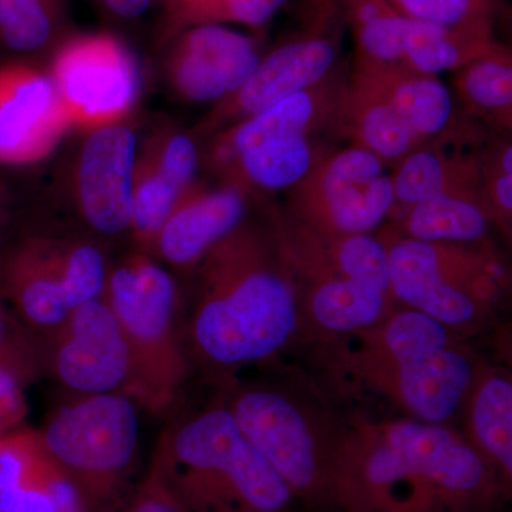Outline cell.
<instances>
[{
	"label": "cell",
	"mask_w": 512,
	"mask_h": 512,
	"mask_svg": "<svg viewBox=\"0 0 512 512\" xmlns=\"http://www.w3.org/2000/svg\"><path fill=\"white\" fill-rule=\"evenodd\" d=\"M346 82L348 77L338 67L315 86L225 128L215 141V164L225 167L242 151L269 138L323 136L325 133L338 136L336 123Z\"/></svg>",
	"instance_id": "obj_20"
},
{
	"label": "cell",
	"mask_w": 512,
	"mask_h": 512,
	"mask_svg": "<svg viewBox=\"0 0 512 512\" xmlns=\"http://www.w3.org/2000/svg\"><path fill=\"white\" fill-rule=\"evenodd\" d=\"M352 69L382 94L421 143L478 146L487 140L488 134L461 110L453 90L439 76L357 60Z\"/></svg>",
	"instance_id": "obj_15"
},
{
	"label": "cell",
	"mask_w": 512,
	"mask_h": 512,
	"mask_svg": "<svg viewBox=\"0 0 512 512\" xmlns=\"http://www.w3.org/2000/svg\"><path fill=\"white\" fill-rule=\"evenodd\" d=\"M346 30L355 43V60L402 67V13L389 0H338Z\"/></svg>",
	"instance_id": "obj_29"
},
{
	"label": "cell",
	"mask_w": 512,
	"mask_h": 512,
	"mask_svg": "<svg viewBox=\"0 0 512 512\" xmlns=\"http://www.w3.org/2000/svg\"><path fill=\"white\" fill-rule=\"evenodd\" d=\"M53 83L72 124L110 126L136 101L138 76L133 57L116 37L84 35L60 47Z\"/></svg>",
	"instance_id": "obj_14"
},
{
	"label": "cell",
	"mask_w": 512,
	"mask_h": 512,
	"mask_svg": "<svg viewBox=\"0 0 512 512\" xmlns=\"http://www.w3.org/2000/svg\"><path fill=\"white\" fill-rule=\"evenodd\" d=\"M303 22L298 35L261 57L247 82L222 100L215 123L234 126L315 86L338 69L346 30L338 0H306Z\"/></svg>",
	"instance_id": "obj_12"
},
{
	"label": "cell",
	"mask_w": 512,
	"mask_h": 512,
	"mask_svg": "<svg viewBox=\"0 0 512 512\" xmlns=\"http://www.w3.org/2000/svg\"><path fill=\"white\" fill-rule=\"evenodd\" d=\"M322 136L269 138L242 151L221 170L229 185L258 190H291L332 150Z\"/></svg>",
	"instance_id": "obj_25"
},
{
	"label": "cell",
	"mask_w": 512,
	"mask_h": 512,
	"mask_svg": "<svg viewBox=\"0 0 512 512\" xmlns=\"http://www.w3.org/2000/svg\"><path fill=\"white\" fill-rule=\"evenodd\" d=\"M504 503L493 468L453 424L406 416L343 423L335 512H493Z\"/></svg>",
	"instance_id": "obj_1"
},
{
	"label": "cell",
	"mask_w": 512,
	"mask_h": 512,
	"mask_svg": "<svg viewBox=\"0 0 512 512\" xmlns=\"http://www.w3.org/2000/svg\"><path fill=\"white\" fill-rule=\"evenodd\" d=\"M180 192L161 174L156 163H147L140 168L134 178L130 229L141 247L153 249L161 228L181 201Z\"/></svg>",
	"instance_id": "obj_32"
},
{
	"label": "cell",
	"mask_w": 512,
	"mask_h": 512,
	"mask_svg": "<svg viewBox=\"0 0 512 512\" xmlns=\"http://www.w3.org/2000/svg\"><path fill=\"white\" fill-rule=\"evenodd\" d=\"M153 457L183 512H291L296 503L222 399L168 427Z\"/></svg>",
	"instance_id": "obj_4"
},
{
	"label": "cell",
	"mask_w": 512,
	"mask_h": 512,
	"mask_svg": "<svg viewBox=\"0 0 512 512\" xmlns=\"http://www.w3.org/2000/svg\"><path fill=\"white\" fill-rule=\"evenodd\" d=\"M69 126L52 79L29 67L0 70V161L42 158Z\"/></svg>",
	"instance_id": "obj_17"
},
{
	"label": "cell",
	"mask_w": 512,
	"mask_h": 512,
	"mask_svg": "<svg viewBox=\"0 0 512 512\" xmlns=\"http://www.w3.org/2000/svg\"><path fill=\"white\" fill-rule=\"evenodd\" d=\"M461 420L493 468L505 503H512V346H504L497 362H481Z\"/></svg>",
	"instance_id": "obj_21"
},
{
	"label": "cell",
	"mask_w": 512,
	"mask_h": 512,
	"mask_svg": "<svg viewBox=\"0 0 512 512\" xmlns=\"http://www.w3.org/2000/svg\"><path fill=\"white\" fill-rule=\"evenodd\" d=\"M298 286L274 225L244 221L198 264L185 335L192 363L225 379L301 336Z\"/></svg>",
	"instance_id": "obj_2"
},
{
	"label": "cell",
	"mask_w": 512,
	"mask_h": 512,
	"mask_svg": "<svg viewBox=\"0 0 512 512\" xmlns=\"http://www.w3.org/2000/svg\"><path fill=\"white\" fill-rule=\"evenodd\" d=\"M289 191L286 215L328 237L376 234L396 204L389 168L355 144L332 148Z\"/></svg>",
	"instance_id": "obj_10"
},
{
	"label": "cell",
	"mask_w": 512,
	"mask_h": 512,
	"mask_svg": "<svg viewBox=\"0 0 512 512\" xmlns=\"http://www.w3.org/2000/svg\"><path fill=\"white\" fill-rule=\"evenodd\" d=\"M39 375V370L20 363L0 360V437L25 426L28 416L26 384Z\"/></svg>",
	"instance_id": "obj_34"
},
{
	"label": "cell",
	"mask_w": 512,
	"mask_h": 512,
	"mask_svg": "<svg viewBox=\"0 0 512 512\" xmlns=\"http://www.w3.org/2000/svg\"><path fill=\"white\" fill-rule=\"evenodd\" d=\"M407 18L437 23L473 35L495 37L497 0H389Z\"/></svg>",
	"instance_id": "obj_33"
},
{
	"label": "cell",
	"mask_w": 512,
	"mask_h": 512,
	"mask_svg": "<svg viewBox=\"0 0 512 512\" xmlns=\"http://www.w3.org/2000/svg\"><path fill=\"white\" fill-rule=\"evenodd\" d=\"M451 90L461 110L488 136L512 141V52L500 42L453 73Z\"/></svg>",
	"instance_id": "obj_26"
},
{
	"label": "cell",
	"mask_w": 512,
	"mask_h": 512,
	"mask_svg": "<svg viewBox=\"0 0 512 512\" xmlns=\"http://www.w3.org/2000/svg\"><path fill=\"white\" fill-rule=\"evenodd\" d=\"M222 400L295 501L313 511L335 512L333 473L343 424L332 423L301 394L276 384H234Z\"/></svg>",
	"instance_id": "obj_8"
},
{
	"label": "cell",
	"mask_w": 512,
	"mask_h": 512,
	"mask_svg": "<svg viewBox=\"0 0 512 512\" xmlns=\"http://www.w3.org/2000/svg\"><path fill=\"white\" fill-rule=\"evenodd\" d=\"M336 134L375 154L389 170L424 146L382 94L355 69L340 101Z\"/></svg>",
	"instance_id": "obj_24"
},
{
	"label": "cell",
	"mask_w": 512,
	"mask_h": 512,
	"mask_svg": "<svg viewBox=\"0 0 512 512\" xmlns=\"http://www.w3.org/2000/svg\"><path fill=\"white\" fill-rule=\"evenodd\" d=\"M498 5H500L501 2H504V0H497Z\"/></svg>",
	"instance_id": "obj_41"
},
{
	"label": "cell",
	"mask_w": 512,
	"mask_h": 512,
	"mask_svg": "<svg viewBox=\"0 0 512 512\" xmlns=\"http://www.w3.org/2000/svg\"><path fill=\"white\" fill-rule=\"evenodd\" d=\"M0 512L93 511L37 430L23 426L0 437Z\"/></svg>",
	"instance_id": "obj_19"
},
{
	"label": "cell",
	"mask_w": 512,
	"mask_h": 512,
	"mask_svg": "<svg viewBox=\"0 0 512 512\" xmlns=\"http://www.w3.org/2000/svg\"><path fill=\"white\" fill-rule=\"evenodd\" d=\"M52 2L60 0H0V28L8 25L13 19Z\"/></svg>",
	"instance_id": "obj_38"
},
{
	"label": "cell",
	"mask_w": 512,
	"mask_h": 512,
	"mask_svg": "<svg viewBox=\"0 0 512 512\" xmlns=\"http://www.w3.org/2000/svg\"><path fill=\"white\" fill-rule=\"evenodd\" d=\"M104 298L133 359L131 399L147 412H167L192 370L173 276L147 255H131L109 272Z\"/></svg>",
	"instance_id": "obj_7"
},
{
	"label": "cell",
	"mask_w": 512,
	"mask_h": 512,
	"mask_svg": "<svg viewBox=\"0 0 512 512\" xmlns=\"http://www.w3.org/2000/svg\"><path fill=\"white\" fill-rule=\"evenodd\" d=\"M396 234L424 242L446 244H483L488 242L490 221L473 195H443L414 204L393 222H387Z\"/></svg>",
	"instance_id": "obj_27"
},
{
	"label": "cell",
	"mask_w": 512,
	"mask_h": 512,
	"mask_svg": "<svg viewBox=\"0 0 512 512\" xmlns=\"http://www.w3.org/2000/svg\"><path fill=\"white\" fill-rule=\"evenodd\" d=\"M389 255L394 301L467 338L495 319L512 291V271L483 244H446L379 231Z\"/></svg>",
	"instance_id": "obj_6"
},
{
	"label": "cell",
	"mask_w": 512,
	"mask_h": 512,
	"mask_svg": "<svg viewBox=\"0 0 512 512\" xmlns=\"http://www.w3.org/2000/svg\"><path fill=\"white\" fill-rule=\"evenodd\" d=\"M288 0H170L167 32L180 33L200 25L238 23L251 29L265 26Z\"/></svg>",
	"instance_id": "obj_31"
},
{
	"label": "cell",
	"mask_w": 512,
	"mask_h": 512,
	"mask_svg": "<svg viewBox=\"0 0 512 512\" xmlns=\"http://www.w3.org/2000/svg\"><path fill=\"white\" fill-rule=\"evenodd\" d=\"M494 33L498 42L512 52V5L501 2L495 10Z\"/></svg>",
	"instance_id": "obj_40"
},
{
	"label": "cell",
	"mask_w": 512,
	"mask_h": 512,
	"mask_svg": "<svg viewBox=\"0 0 512 512\" xmlns=\"http://www.w3.org/2000/svg\"><path fill=\"white\" fill-rule=\"evenodd\" d=\"M42 366L76 396L123 393L131 397L133 359L107 299L83 303L56 332L40 339Z\"/></svg>",
	"instance_id": "obj_13"
},
{
	"label": "cell",
	"mask_w": 512,
	"mask_h": 512,
	"mask_svg": "<svg viewBox=\"0 0 512 512\" xmlns=\"http://www.w3.org/2000/svg\"><path fill=\"white\" fill-rule=\"evenodd\" d=\"M497 43V37L473 35L404 16L400 64L403 69L431 76L454 73L487 55Z\"/></svg>",
	"instance_id": "obj_28"
},
{
	"label": "cell",
	"mask_w": 512,
	"mask_h": 512,
	"mask_svg": "<svg viewBox=\"0 0 512 512\" xmlns=\"http://www.w3.org/2000/svg\"><path fill=\"white\" fill-rule=\"evenodd\" d=\"M119 512H183L156 458Z\"/></svg>",
	"instance_id": "obj_36"
},
{
	"label": "cell",
	"mask_w": 512,
	"mask_h": 512,
	"mask_svg": "<svg viewBox=\"0 0 512 512\" xmlns=\"http://www.w3.org/2000/svg\"><path fill=\"white\" fill-rule=\"evenodd\" d=\"M335 340L330 363L338 382L426 423L461 419L483 362L466 338L400 305L376 325Z\"/></svg>",
	"instance_id": "obj_3"
},
{
	"label": "cell",
	"mask_w": 512,
	"mask_h": 512,
	"mask_svg": "<svg viewBox=\"0 0 512 512\" xmlns=\"http://www.w3.org/2000/svg\"><path fill=\"white\" fill-rule=\"evenodd\" d=\"M245 208V191L235 185L188 195L161 228L153 249L177 268L198 266L221 239L245 221Z\"/></svg>",
	"instance_id": "obj_22"
},
{
	"label": "cell",
	"mask_w": 512,
	"mask_h": 512,
	"mask_svg": "<svg viewBox=\"0 0 512 512\" xmlns=\"http://www.w3.org/2000/svg\"><path fill=\"white\" fill-rule=\"evenodd\" d=\"M136 141L128 128L110 124L96 128L80 156L79 205L87 224L103 235L131 228Z\"/></svg>",
	"instance_id": "obj_16"
},
{
	"label": "cell",
	"mask_w": 512,
	"mask_h": 512,
	"mask_svg": "<svg viewBox=\"0 0 512 512\" xmlns=\"http://www.w3.org/2000/svg\"><path fill=\"white\" fill-rule=\"evenodd\" d=\"M137 402L123 393L87 394L60 404L37 430L93 512H119L140 443Z\"/></svg>",
	"instance_id": "obj_9"
},
{
	"label": "cell",
	"mask_w": 512,
	"mask_h": 512,
	"mask_svg": "<svg viewBox=\"0 0 512 512\" xmlns=\"http://www.w3.org/2000/svg\"><path fill=\"white\" fill-rule=\"evenodd\" d=\"M197 160V148L191 138L177 134L168 138L156 164L161 174L183 191L197 170Z\"/></svg>",
	"instance_id": "obj_37"
},
{
	"label": "cell",
	"mask_w": 512,
	"mask_h": 512,
	"mask_svg": "<svg viewBox=\"0 0 512 512\" xmlns=\"http://www.w3.org/2000/svg\"><path fill=\"white\" fill-rule=\"evenodd\" d=\"M0 360L42 369L40 340L0 303Z\"/></svg>",
	"instance_id": "obj_35"
},
{
	"label": "cell",
	"mask_w": 512,
	"mask_h": 512,
	"mask_svg": "<svg viewBox=\"0 0 512 512\" xmlns=\"http://www.w3.org/2000/svg\"><path fill=\"white\" fill-rule=\"evenodd\" d=\"M272 225L298 286L302 333L343 338L396 308L389 255L377 232L328 237L286 214L276 215Z\"/></svg>",
	"instance_id": "obj_5"
},
{
	"label": "cell",
	"mask_w": 512,
	"mask_h": 512,
	"mask_svg": "<svg viewBox=\"0 0 512 512\" xmlns=\"http://www.w3.org/2000/svg\"><path fill=\"white\" fill-rule=\"evenodd\" d=\"M481 144L463 146L434 141L414 150L390 170L394 211L443 195L478 197Z\"/></svg>",
	"instance_id": "obj_23"
},
{
	"label": "cell",
	"mask_w": 512,
	"mask_h": 512,
	"mask_svg": "<svg viewBox=\"0 0 512 512\" xmlns=\"http://www.w3.org/2000/svg\"><path fill=\"white\" fill-rule=\"evenodd\" d=\"M113 15L123 19H134L143 15L151 0H99Z\"/></svg>",
	"instance_id": "obj_39"
},
{
	"label": "cell",
	"mask_w": 512,
	"mask_h": 512,
	"mask_svg": "<svg viewBox=\"0 0 512 512\" xmlns=\"http://www.w3.org/2000/svg\"><path fill=\"white\" fill-rule=\"evenodd\" d=\"M109 272L103 252L90 242L30 241L6 274L13 313L37 339H45L83 303L103 298Z\"/></svg>",
	"instance_id": "obj_11"
},
{
	"label": "cell",
	"mask_w": 512,
	"mask_h": 512,
	"mask_svg": "<svg viewBox=\"0 0 512 512\" xmlns=\"http://www.w3.org/2000/svg\"><path fill=\"white\" fill-rule=\"evenodd\" d=\"M481 207L505 244L512 248V141L488 136L478 151Z\"/></svg>",
	"instance_id": "obj_30"
},
{
	"label": "cell",
	"mask_w": 512,
	"mask_h": 512,
	"mask_svg": "<svg viewBox=\"0 0 512 512\" xmlns=\"http://www.w3.org/2000/svg\"><path fill=\"white\" fill-rule=\"evenodd\" d=\"M171 60L175 86L192 101L227 99L258 66V46L251 36L224 25L184 30Z\"/></svg>",
	"instance_id": "obj_18"
}]
</instances>
